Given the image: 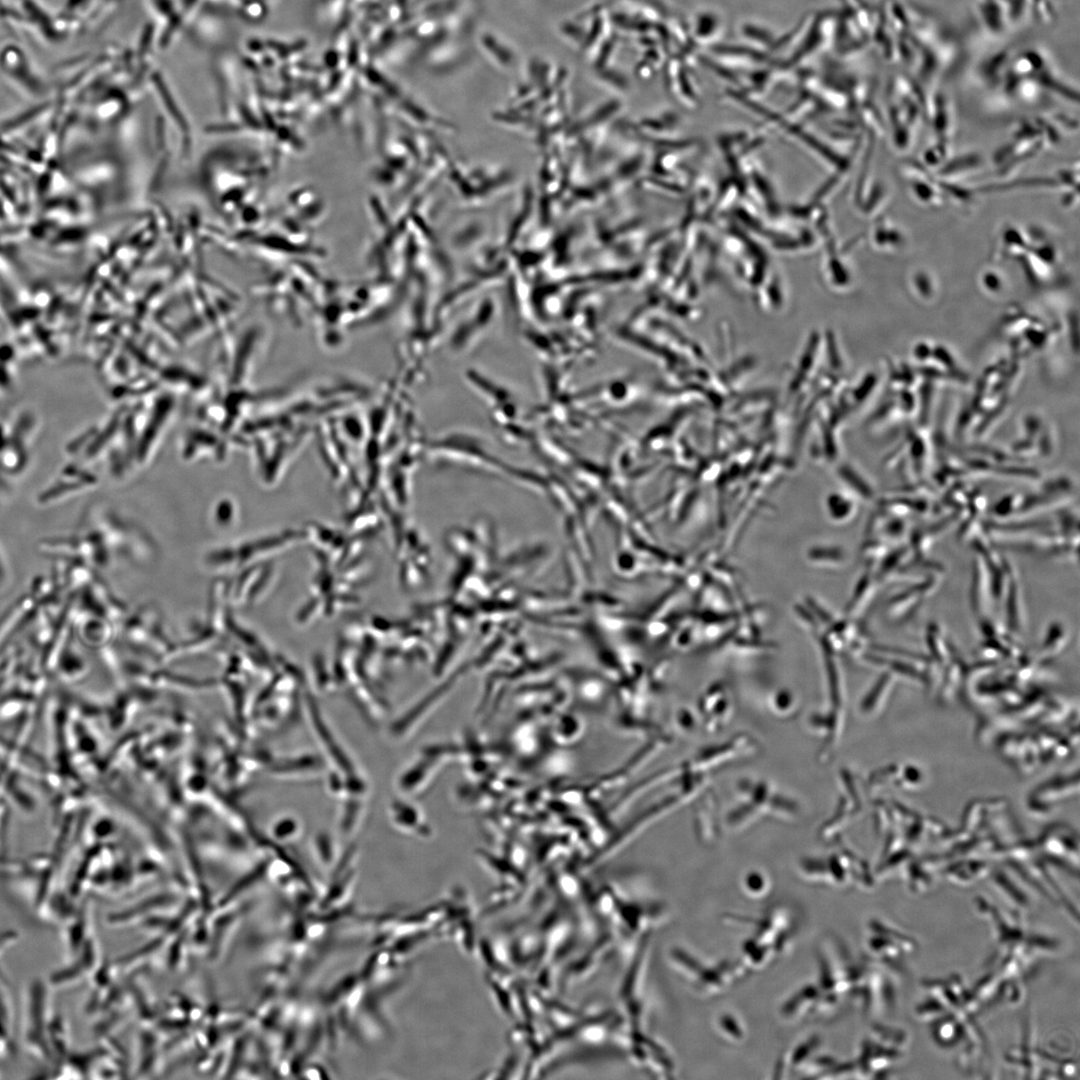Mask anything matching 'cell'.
<instances>
[{
    "instance_id": "cell-5",
    "label": "cell",
    "mask_w": 1080,
    "mask_h": 1080,
    "mask_svg": "<svg viewBox=\"0 0 1080 1080\" xmlns=\"http://www.w3.org/2000/svg\"><path fill=\"white\" fill-rule=\"evenodd\" d=\"M950 157V142L934 138L922 154L921 163L934 172Z\"/></svg>"
},
{
    "instance_id": "cell-3",
    "label": "cell",
    "mask_w": 1080,
    "mask_h": 1080,
    "mask_svg": "<svg viewBox=\"0 0 1080 1080\" xmlns=\"http://www.w3.org/2000/svg\"><path fill=\"white\" fill-rule=\"evenodd\" d=\"M983 165V158L977 153H965L949 157L933 174L941 181L959 182L976 172Z\"/></svg>"
},
{
    "instance_id": "cell-11",
    "label": "cell",
    "mask_w": 1080,
    "mask_h": 1080,
    "mask_svg": "<svg viewBox=\"0 0 1080 1080\" xmlns=\"http://www.w3.org/2000/svg\"><path fill=\"white\" fill-rule=\"evenodd\" d=\"M194 1H195V0H185V1H184V3H185V7H186V8H187V7H189V6L191 5V4H193V2H194Z\"/></svg>"
},
{
    "instance_id": "cell-8",
    "label": "cell",
    "mask_w": 1080,
    "mask_h": 1080,
    "mask_svg": "<svg viewBox=\"0 0 1080 1080\" xmlns=\"http://www.w3.org/2000/svg\"><path fill=\"white\" fill-rule=\"evenodd\" d=\"M910 283L916 293L924 299L933 297L935 281L931 273L926 269L918 268L914 270L910 276Z\"/></svg>"
},
{
    "instance_id": "cell-6",
    "label": "cell",
    "mask_w": 1080,
    "mask_h": 1080,
    "mask_svg": "<svg viewBox=\"0 0 1080 1080\" xmlns=\"http://www.w3.org/2000/svg\"><path fill=\"white\" fill-rule=\"evenodd\" d=\"M879 232L883 239L881 246L887 251L902 250L907 242L904 230L897 223L886 222Z\"/></svg>"
},
{
    "instance_id": "cell-10",
    "label": "cell",
    "mask_w": 1080,
    "mask_h": 1080,
    "mask_svg": "<svg viewBox=\"0 0 1080 1080\" xmlns=\"http://www.w3.org/2000/svg\"><path fill=\"white\" fill-rule=\"evenodd\" d=\"M178 24H179L178 17H176V16L173 17L171 19L170 25L165 29V33L162 36V44L167 43L169 37L171 36V34L175 30V28H177Z\"/></svg>"
},
{
    "instance_id": "cell-1",
    "label": "cell",
    "mask_w": 1080,
    "mask_h": 1080,
    "mask_svg": "<svg viewBox=\"0 0 1080 1080\" xmlns=\"http://www.w3.org/2000/svg\"><path fill=\"white\" fill-rule=\"evenodd\" d=\"M902 171L915 201L927 207L944 205L947 197L938 179L920 161L903 164Z\"/></svg>"
},
{
    "instance_id": "cell-4",
    "label": "cell",
    "mask_w": 1080,
    "mask_h": 1080,
    "mask_svg": "<svg viewBox=\"0 0 1080 1080\" xmlns=\"http://www.w3.org/2000/svg\"><path fill=\"white\" fill-rule=\"evenodd\" d=\"M937 96L929 112V121L935 138L950 142L954 130L952 110L943 95Z\"/></svg>"
},
{
    "instance_id": "cell-9",
    "label": "cell",
    "mask_w": 1080,
    "mask_h": 1080,
    "mask_svg": "<svg viewBox=\"0 0 1080 1080\" xmlns=\"http://www.w3.org/2000/svg\"><path fill=\"white\" fill-rule=\"evenodd\" d=\"M152 32H153V26L151 24H148L146 26L145 30H144V33H143V36L141 38V42H140V45H139V55L140 56L143 53H145L146 50L148 49V46L150 44V39H151V36H152Z\"/></svg>"
},
{
    "instance_id": "cell-2",
    "label": "cell",
    "mask_w": 1080,
    "mask_h": 1080,
    "mask_svg": "<svg viewBox=\"0 0 1080 1080\" xmlns=\"http://www.w3.org/2000/svg\"><path fill=\"white\" fill-rule=\"evenodd\" d=\"M1029 247L1030 238L1027 228L1014 223H1006L996 237L992 250V261L1019 260L1028 252Z\"/></svg>"
},
{
    "instance_id": "cell-7",
    "label": "cell",
    "mask_w": 1080,
    "mask_h": 1080,
    "mask_svg": "<svg viewBox=\"0 0 1080 1080\" xmlns=\"http://www.w3.org/2000/svg\"><path fill=\"white\" fill-rule=\"evenodd\" d=\"M979 282L981 287L990 294H999L1005 286L1002 271L989 264L980 271Z\"/></svg>"
}]
</instances>
